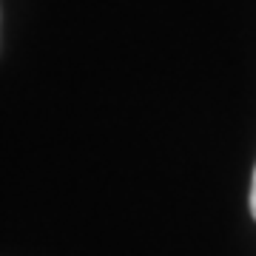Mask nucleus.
<instances>
[{
    "mask_svg": "<svg viewBox=\"0 0 256 256\" xmlns=\"http://www.w3.org/2000/svg\"><path fill=\"white\" fill-rule=\"evenodd\" d=\"M250 214L256 220V168H254V182H250Z\"/></svg>",
    "mask_w": 256,
    "mask_h": 256,
    "instance_id": "f257e3e1",
    "label": "nucleus"
}]
</instances>
